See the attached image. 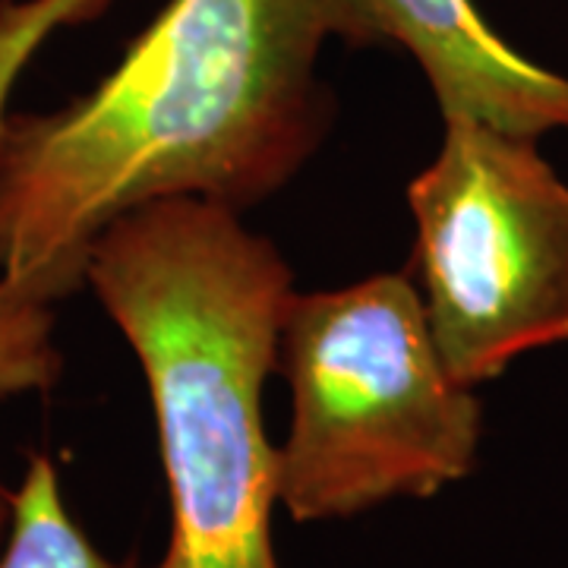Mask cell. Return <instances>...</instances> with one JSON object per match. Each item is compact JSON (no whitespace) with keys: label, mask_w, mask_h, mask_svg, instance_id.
I'll use <instances>...</instances> for the list:
<instances>
[{"label":"cell","mask_w":568,"mask_h":568,"mask_svg":"<svg viewBox=\"0 0 568 568\" xmlns=\"http://www.w3.org/2000/svg\"><path fill=\"white\" fill-rule=\"evenodd\" d=\"M278 369L291 386L278 506L294 521L426 499L474 470L484 407L448 376L407 275L294 291Z\"/></svg>","instance_id":"obj_3"},{"label":"cell","mask_w":568,"mask_h":568,"mask_svg":"<svg viewBox=\"0 0 568 568\" xmlns=\"http://www.w3.org/2000/svg\"><path fill=\"white\" fill-rule=\"evenodd\" d=\"M328 41L386 44L369 0H168L95 89L0 114V282L54 306L140 205L282 193L332 130Z\"/></svg>","instance_id":"obj_1"},{"label":"cell","mask_w":568,"mask_h":568,"mask_svg":"<svg viewBox=\"0 0 568 568\" xmlns=\"http://www.w3.org/2000/svg\"><path fill=\"white\" fill-rule=\"evenodd\" d=\"M0 568H133L111 562L67 511L58 467L32 455L20 487L10 493V528Z\"/></svg>","instance_id":"obj_6"},{"label":"cell","mask_w":568,"mask_h":568,"mask_svg":"<svg viewBox=\"0 0 568 568\" xmlns=\"http://www.w3.org/2000/svg\"><path fill=\"white\" fill-rule=\"evenodd\" d=\"M63 357L54 345V313L26 301L0 282V398L48 392L58 383ZM10 528V493L0 489V537Z\"/></svg>","instance_id":"obj_7"},{"label":"cell","mask_w":568,"mask_h":568,"mask_svg":"<svg viewBox=\"0 0 568 568\" xmlns=\"http://www.w3.org/2000/svg\"><path fill=\"white\" fill-rule=\"evenodd\" d=\"M85 287L133 347L155 407L171 496L155 568H278V448L263 426L294 297L278 246L224 205L164 200L104 227Z\"/></svg>","instance_id":"obj_2"},{"label":"cell","mask_w":568,"mask_h":568,"mask_svg":"<svg viewBox=\"0 0 568 568\" xmlns=\"http://www.w3.org/2000/svg\"><path fill=\"white\" fill-rule=\"evenodd\" d=\"M386 41L402 44L443 118L465 114L515 136L568 130V80L518 54L474 0H369Z\"/></svg>","instance_id":"obj_5"},{"label":"cell","mask_w":568,"mask_h":568,"mask_svg":"<svg viewBox=\"0 0 568 568\" xmlns=\"http://www.w3.org/2000/svg\"><path fill=\"white\" fill-rule=\"evenodd\" d=\"M407 205L426 325L458 386L568 342V183L537 140L452 114Z\"/></svg>","instance_id":"obj_4"}]
</instances>
